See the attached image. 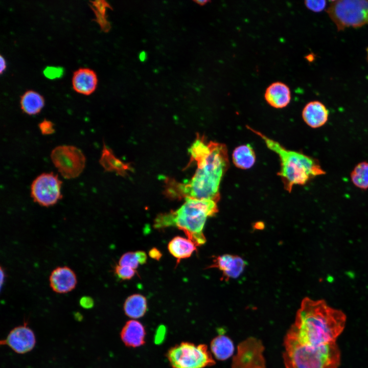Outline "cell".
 <instances>
[{"label": "cell", "instance_id": "cell-29", "mask_svg": "<svg viewBox=\"0 0 368 368\" xmlns=\"http://www.w3.org/2000/svg\"><path fill=\"white\" fill-rule=\"evenodd\" d=\"M39 128L43 135H50L55 132L54 124L50 121L43 120L38 124Z\"/></svg>", "mask_w": 368, "mask_h": 368}, {"label": "cell", "instance_id": "cell-3", "mask_svg": "<svg viewBox=\"0 0 368 368\" xmlns=\"http://www.w3.org/2000/svg\"><path fill=\"white\" fill-rule=\"evenodd\" d=\"M217 202L187 198L177 210L159 214L154 221L156 229L174 226L182 230L197 246L206 242L203 229L207 218L218 211Z\"/></svg>", "mask_w": 368, "mask_h": 368}, {"label": "cell", "instance_id": "cell-5", "mask_svg": "<svg viewBox=\"0 0 368 368\" xmlns=\"http://www.w3.org/2000/svg\"><path fill=\"white\" fill-rule=\"evenodd\" d=\"M284 346L286 368H338L340 364V352L336 342L310 346L286 335Z\"/></svg>", "mask_w": 368, "mask_h": 368}, {"label": "cell", "instance_id": "cell-28", "mask_svg": "<svg viewBox=\"0 0 368 368\" xmlns=\"http://www.w3.org/2000/svg\"><path fill=\"white\" fill-rule=\"evenodd\" d=\"M305 5L308 9L311 11L319 12L325 8L326 1L324 0L306 1Z\"/></svg>", "mask_w": 368, "mask_h": 368}, {"label": "cell", "instance_id": "cell-7", "mask_svg": "<svg viewBox=\"0 0 368 368\" xmlns=\"http://www.w3.org/2000/svg\"><path fill=\"white\" fill-rule=\"evenodd\" d=\"M327 11L338 30L368 24V1H333Z\"/></svg>", "mask_w": 368, "mask_h": 368}, {"label": "cell", "instance_id": "cell-14", "mask_svg": "<svg viewBox=\"0 0 368 368\" xmlns=\"http://www.w3.org/2000/svg\"><path fill=\"white\" fill-rule=\"evenodd\" d=\"M146 330L139 321L131 319L123 327L120 337L123 343L128 347L137 348L145 343Z\"/></svg>", "mask_w": 368, "mask_h": 368}, {"label": "cell", "instance_id": "cell-18", "mask_svg": "<svg viewBox=\"0 0 368 368\" xmlns=\"http://www.w3.org/2000/svg\"><path fill=\"white\" fill-rule=\"evenodd\" d=\"M197 245L189 238L181 236L174 237L168 244L169 252L177 260L188 258L196 250Z\"/></svg>", "mask_w": 368, "mask_h": 368}, {"label": "cell", "instance_id": "cell-30", "mask_svg": "<svg viewBox=\"0 0 368 368\" xmlns=\"http://www.w3.org/2000/svg\"><path fill=\"white\" fill-rule=\"evenodd\" d=\"M80 304L81 307L84 308H90L94 305V300L89 296H84L81 298Z\"/></svg>", "mask_w": 368, "mask_h": 368}, {"label": "cell", "instance_id": "cell-21", "mask_svg": "<svg viewBox=\"0 0 368 368\" xmlns=\"http://www.w3.org/2000/svg\"><path fill=\"white\" fill-rule=\"evenodd\" d=\"M20 107L22 111L29 115L38 113L44 105L43 97L37 92L29 90L20 97Z\"/></svg>", "mask_w": 368, "mask_h": 368}, {"label": "cell", "instance_id": "cell-8", "mask_svg": "<svg viewBox=\"0 0 368 368\" xmlns=\"http://www.w3.org/2000/svg\"><path fill=\"white\" fill-rule=\"evenodd\" d=\"M50 156L58 172L66 179L78 177L85 166L84 154L74 146H58L53 149Z\"/></svg>", "mask_w": 368, "mask_h": 368}, {"label": "cell", "instance_id": "cell-9", "mask_svg": "<svg viewBox=\"0 0 368 368\" xmlns=\"http://www.w3.org/2000/svg\"><path fill=\"white\" fill-rule=\"evenodd\" d=\"M62 181L53 172L43 173L36 177L31 185V196L42 206H52L60 200Z\"/></svg>", "mask_w": 368, "mask_h": 368}, {"label": "cell", "instance_id": "cell-17", "mask_svg": "<svg viewBox=\"0 0 368 368\" xmlns=\"http://www.w3.org/2000/svg\"><path fill=\"white\" fill-rule=\"evenodd\" d=\"M264 98L271 106L275 108H284L291 100L290 88L283 82H273L266 88Z\"/></svg>", "mask_w": 368, "mask_h": 368}, {"label": "cell", "instance_id": "cell-1", "mask_svg": "<svg viewBox=\"0 0 368 368\" xmlns=\"http://www.w3.org/2000/svg\"><path fill=\"white\" fill-rule=\"evenodd\" d=\"M188 151L190 162L197 163L195 173L186 182L169 180L168 195L175 198L218 202L220 198V184L229 165L226 145L213 141L208 142L203 135L197 134Z\"/></svg>", "mask_w": 368, "mask_h": 368}, {"label": "cell", "instance_id": "cell-32", "mask_svg": "<svg viewBox=\"0 0 368 368\" xmlns=\"http://www.w3.org/2000/svg\"><path fill=\"white\" fill-rule=\"evenodd\" d=\"M0 73L2 74L6 67V64L4 58L2 55L0 56Z\"/></svg>", "mask_w": 368, "mask_h": 368}, {"label": "cell", "instance_id": "cell-16", "mask_svg": "<svg viewBox=\"0 0 368 368\" xmlns=\"http://www.w3.org/2000/svg\"><path fill=\"white\" fill-rule=\"evenodd\" d=\"M98 83L96 73L91 69L82 67L74 72L72 78L74 89L78 93L89 95L96 88Z\"/></svg>", "mask_w": 368, "mask_h": 368}, {"label": "cell", "instance_id": "cell-22", "mask_svg": "<svg viewBox=\"0 0 368 368\" xmlns=\"http://www.w3.org/2000/svg\"><path fill=\"white\" fill-rule=\"evenodd\" d=\"M232 159L233 163L237 168L247 169L254 165L256 154L250 145H243L234 149L232 154Z\"/></svg>", "mask_w": 368, "mask_h": 368}, {"label": "cell", "instance_id": "cell-11", "mask_svg": "<svg viewBox=\"0 0 368 368\" xmlns=\"http://www.w3.org/2000/svg\"><path fill=\"white\" fill-rule=\"evenodd\" d=\"M1 344L7 345L18 354H25L35 347L36 338L33 331L26 324L17 326L10 331Z\"/></svg>", "mask_w": 368, "mask_h": 368}, {"label": "cell", "instance_id": "cell-2", "mask_svg": "<svg viewBox=\"0 0 368 368\" xmlns=\"http://www.w3.org/2000/svg\"><path fill=\"white\" fill-rule=\"evenodd\" d=\"M346 323V316L342 311L331 307L324 300L306 297L286 335L303 344L322 346L335 342Z\"/></svg>", "mask_w": 368, "mask_h": 368}, {"label": "cell", "instance_id": "cell-4", "mask_svg": "<svg viewBox=\"0 0 368 368\" xmlns=\"http://www.w3.org/2000/svg\"><path fill=\"white\" fill-rule=\"evenodd\" d=\"M246 127L262 139L268 149L279 155L281 169L278 175L288 192H291L294 185H304L311 179L326 173L314 158L288 150L259 131L248 126Z\"/></svg>", "mask_w": 368, "mask_h": 368}, {"label": "cell", "instance_id": "cell-33", "mask_svg": "<svg viewBox=\"0 0 368 368\" xmlns=\"http://www.w3.org/2000/svg\"><path fill=\"white\" fill-rule=\"evenodd\" d=\"M147 57V53L144 51L141 52L139 54V58L142 62H144Z\"/></svg>", "mask_w": 368, "mask_h": 368}, {"label": "cell", "instance_id": "cell-24", "mask_svg": "<svg viewBox=\"0 0 368 368\" xmlns=\"http://www.w3.org/2000/svg\"><path fill=\"white\" fill-rule=\"evenodd\" d=\"M147 260V254L144 251H129L124 254L121 257L119 261V265L135 269L139 265L146 263Z\"/></svg>", "mask_w": 368, "mask_h": 368}, {"label": "cell", "instance_id": "cell-25", "mask_svg": "<svg viewBox=\"0 0 368 368\" xmlns=\"http://www.w3.org/2000/svg\"><path fill=\"white\" fill-rule=\"evenodd\" d=\"M90 2L91 3L90 6L96 16V21L104 31H108L110 25L106 19V11L107 8H111V6L105 1H95Z\"/></svg>", "mask_w": 368, "mask_h": 368}, {"label": "cell", "instance_id": "cell-13", "mask_svg": "<svg viewBox=\"0 0 368 368\" xmlns=\"http://www.w3.org/2000/svg\"><path fill=\"white\" fill-rule=\"evenodd\" d=\"M49 283L53 291L64 294L75 288L77 279L76 273L71 268L66 266H59L51 272Z\"/></svg>", "mask_w": 368, "mask_h": 368}, {"label": "cell", "instance_id": "cell-20", "mask_svg": "<svg viewBox=\"0 0 368 368\" xmlns=\"http://www.w3.org/2000/svg\"><path fill=\"white\" fill-rule=\"evenodd\" d=\"M123 309L125 314L129 318H141L145 314L147 310L146 298L140 294L131 295L126 299Z\"/></svg>", "mask_w": 368, "mask_h": 368}, {"label": "cell", "instance_id": "cell-34", "mask_svg": "<svg viewBox=\"0 0 368 368\" xmlns=\"http://www.w3.org/2000/svg\"><path fill=\"white\" fill-rule=\"evenodd\" d=\"M193 1L195 3H196L197 4H198L201 6H204L207 3L211 2L210 1H208V0H196V1Z\"/></svg>", "mask_w": 368, "mask_h": 368}, {"label": "cell", "instance_id": "cell-23", "mask_svg": "<svg viewBox=\"0 0 368 368\" xmlns=\"http://www.w3.org/2000/svg\"><path fill=\"white\" fill-rule=\"evenodd\" d=\"M353 183L363 190L368 189V163L362 162L357 164L351 174Z\"/></svg>", "mask_w": 368, "mask_h": 368}, {"label": "cell", "instance_id": "cell-26", "mask_svg": "<svg viewBox=\"0 0 368 368\" xmlns=\"http://www.w3.org/2000/svg\"><path fill=\"white\" fill-rule=\"evenodd\" d=\"M114 273L120 279L128 280L135 275L136 271L131 267L118 264L114 267Z\"/></svg>", "mask_w": 368, "mask_h": 368}, {"label": "cell", "instance_id": "cell-6", "mask_svg": "<svg viewBox=\"0 0 368 368\" xmlns=\"http://www.w3.org/2000/svg\"><path fill=\"white\" fill-rule=\"evenodd\" d=\"M166 357L172 368H205L215 364L205 344L181 342L170 348Z\"/></svg>", "mask_w": 368, "mask_h": 368}, {"label": "cell", "instance_id": "cell-15", "mask_svg": "<svg viewBox=\"0 0 368 368\" xmlns=\"http://www.w3.org/2000/svg\"><path fill=\"white\" fill-rule=\"evenodd\" d=\"M329 111L322 103L313 101L307 103L302 111V117L305 123L313 128L324 125L328 120Z\"/></svg>", "mask_w": 368, "mask_h": 368}, {"label": "cell", "instance_id": "cell-10", "mask_svg": "<svg viewBox=\"0 0 368 368\" xmlns=\"http://www.w3.org/2000/svg\"><path fill=\"white\" fill-rule=\"evenodd\" d=\"M264 347L261 341L249 337L240 343L233 358L232 368H265Z\"/></svg>", "mask_w": 368, "mask_h": 368}, {"label": "cell", "instance_id": "cell-27", "mask_svg": "<svg viewBox=\"0 0 368 368\" xmlns=\"http://www.w3.org/2000/svg\"><path fill=\"white\" fill-rule=\"evenodd\" d=\"M63 73L64 69L60 66H48L43 71L44 76L50 79L60 78Z\"/></svg>", "mask_w": 368, "mask_h": 368}, {"label": "cell", "instance_id": "cell-31", "mask_svg": "<svg viewBox=\"0 0 368 368\" xmlns=\"http://www.w3.org/2000/svg\"><path fill=\"white\" fill-rule=\"evenodd\" d=\"M149 256L150 258L156 260H159L162 256L161 252L157 248L154 247L151 248L149 251Z\"/></svg>", "mask_w": 368, "mask_h": 368}, {"label": "cell", "instance_id": "cell-35", "mask_svg": "<svg viewBox=\"0 0 368 368\" xmlns=\"http://www.w3.org/2000/svg\"><path fill=\"white\" fill-rule=\"evenodd\" d=\"M366 51H367V60H368V48L367 49Z\"/></svg>", "mask_w": 368, "mask_h": 368}, {"label": "cell", "instance_id": "cell-12", "mask_svg": "<svg viewBox=\"0 0 368 368\" xmlns=\"http://www.w3.org/2000/svg\"><path fill=\"white\" fill-rule=\"evenodd\" d=\"M246 264V262L241 257L224 254L215 257L209 268L218 269L222 272V279L227 281L239 277Z\"/></svg>", "mask_w": 368, "mask_h": 368}, {"label": "cell", "instance_id": "cell-19", "mask_svg": "<svg viewBox=\"0 0 368 368\" xmlns=\"http://www.w3.org/2000/svg\"><path fill=\"white\" fill-rule=\"evenodd\" d=\"M210 348L213 355L219 360H225L231 357L235 350L232 340L223 334H220L212 340Z\"/></svg>", "mask_w": 368, "mask_h": 368}]
</instances>
